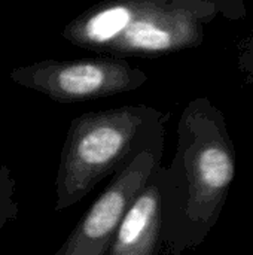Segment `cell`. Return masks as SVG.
Listing matches in <instances>:
<instances>
[{"mask_svg":"<svg viewBox=\"0 0 253 255\" xmlns=\"http://www.w3.org/2000/svg\"><path fill=\"white\" fill-rule=\"evenodd\" d=\"M236 172L225 115L209 97L192 99L179 118L173 160L158 167L163 254L182 255L207 239L222 215Z\"/></svg>","mask_w":253,"mask_h":255,"instance_id":"cell-1","label":"cell"},{"mask_svg":"<svg viewBox=\"0 0 253 255\" xmlns=\"http://www.w3.org/2000/svg\"><path fill=\"white\" fill-rule=\"evenodd\" d=\"M170 114L148 105L85 112L70 121L55 176V212L78 205L115 176Z\"/></svg>","mask_w":253,"mask_h":255,"instance_id":"cell-2","label":"cell"},{"mask_svg":"<svg viewBox=\"0 0 253 255\" xmlns=\"http://www.w3.org/2000/svg\"><path fill=\"white\" fill-rule=\"evenodd\" d=\"M219 15L240 19L246 4L242 0H140L134 19L104 54L158 57L197 48L204 40V25Z\"/></svg>","mask_w":253,"mask_h":255,"instance_id":"cell-3","label":"cell"},{"mask_svg":"<svg viewBox=\"0 0 253 255\" xmlns=\"http://www.w3.org/2000/svg\"><path fill=\"white\" fill-rule=\"evenodd\" d=\"M9 78L57 103H76L134 91L148 82L140 67L122 57L103 55L78 60H40L13 67Z\"/></svg>","mask_w":253,"mask_h":255,"instance_id":"cell-4","label":"cell"},{"mask_svg":"<svg viewBox=\"0 0 253 255\" xmlns=\"http://www.w3.org/2000/svg\"><path fill=\"white\" fill-rule=\"evenodd\" d=\"M164 143L166 124L155 128L133 158L112 178L54 255H107L127 211L161 166Z\"/></svg>","mask_w":253,"mask_h":255,"instance_id":"cell-5","label":"cell"},{"mask_svg":"<svg viewBox=\"0 0 253 255\" xmlns=\"http://www.w3.org/2000/svg\"><path fill=\"white\" fill-rule=\"evenodd\" d=\"M161 229V191L157 169L127 211L107 255H160Z\"/></svg>","mask_w":253,"mask_h":255,"instance_id":"cell-6","label":"cell"},{"mask_svg":"<svg viewBox=\"0 0 253 255\" xmlns=\"http://www.w3.org/2000/svg\"><path fill=\"white\" fill-rule=\"evenodd\" d=\"M140 0H112L98 3L63 28V37L70 43L104 54L134 19Z\"/></svg>","mask_w":253,"mask_h":255,"instance_id":"cell-7","label":"cell"},{"mask_svg":"<svg viewBox=\"0 0 253 255\" xmlns=\"http://www.w3.org/2000/svg\"><path fill=\"white\" fill-rule=\"evenodd\" d=\"M16 182L7 166L0 167V232L18 218Z\"/></svg>","mask_w":253,"mask_h":255,"instance_id":"cell-8","label":"cell"},{"mask_svg":"<svg viewBox=\"0 0 253 255\" xmlns=\"http://www.w3.org/2000/svg\"><path fill=\"white\" fill-rule=\"evenodd\" d=\"M239 69L245 75V82L253 85V55L239 57Z\"/></svg>","mask_w":253,"mask_h":255,"instance_id":"cell-9","label":"cell"},{"mask_svg":"<svg viewBox=\"0 0 253 255\" xmlns=\"http://www.w3.org/2000/svg\"><path fill=\"white\" fill-rule=\"evenodd\" d=\"M251 55H253V30L240 43V49H239V57H251Z\"/></svg>","mask_w":253,"mask_h":255,"instance_id":"cell-10","label":"cell"}]
</instances>
